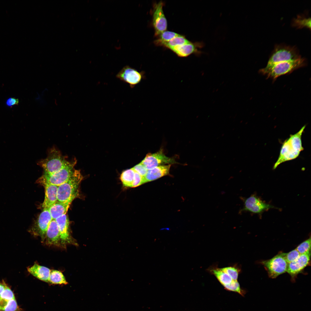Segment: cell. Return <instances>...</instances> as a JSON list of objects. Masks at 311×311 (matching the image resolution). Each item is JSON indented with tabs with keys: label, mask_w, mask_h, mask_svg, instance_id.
Wrapping results in <instances>:
<instances>
[{
	"label": "cell",
	"mask_w": 311,
	"mask_h": 311,
	"mask_svg": "<svg viewBox=\"0 0 311 311\" xmlns=\"http://www.w3.org/2000/svg\"><path fill=\"white\" fill-rule=\"evenodd\" d=\"M305 127L306 125L304 126L297 133L291 135L283 142L279 157L274 165L273 169L283 162L297 158L304 150L301 136Z\"/></svg>",
	"instance_id": "obj_1"
},
{
	"label": "cell",
	"mask_w": 311,
	"mask_h": 311,
	"mask_svg": "<svg viewBox=\"0 0 311 311\" xmlns=\"http://www.w3.org/2000/svg\"><path fill=\"white\" fill-rule=\"evenodd\" d=\"M83 179L80 171L76 169L68 180L58 186L57 200L70 204L79 196L80 184Z\"/></svg>",
	"instance_id": "obj_2"
},
{
	"label": "cell",
	"mask_w": 311,
	"mask_h": 311,
	"mask_svg": "<svg viewBox=\"0 0 311 311\" xmlns=\"http://www.w3.org/2000/svg\"><path fill=\"white\" fill-rule=\"evenodd\" d=\"M306 65V60L301 57L296 60L283 62L268 67H265L260 69L259 72L267 78L274 80L280 76L290 74Z\"/></svg>",
	"instance_id": "obj_3"
},
{
	"label": "cell",
	"mask_w": 311,
	"mask_h": 311,
	"mask_svg": "<svg viewBox=\"0 0 311 311\" xmlns=\"http://www.w3.org/2000/svg\"><path fill=\"white\" fill-rule=\"evenodd\" d=\"M73 160H68L59 150L53 147L49 150L47 158L38 164L43 169V173L51 174L69 165Z\"/></svg>",
	"instance_id": "obj_4"
},
{
	"label": "cell",
	"mask_w": 311,
	"mask_h": 311,
	"mask_svg": "<svg viewBox=\"0 0 311 311\" xmlns=\"http://www.w3.org/2000/svg\"><path fill=\"white\" fill-rule=\"evenodd\" d=\"M75 159L69 165L51 174H43L37 180V182L43 186L49 184L59 186L71 177L75 172L74 166L76 163Z\"/></svg>",
	"instance_id": "obj_5"
},
{
	"label": "cell",
	"mask_w": 311,
	"mask_h": 311,
	"mask_svg": "<svg viewBox=\"0 0 311 311\" xmlns=\"http://www.w3.org/2000/svg\"><path fill=\"white\" fill-rule=\"evenodd\" d=\"M301 57L297 48L294 47L277 45L275 46L265 67H268L283 62L296 60Z\"/></svg>",
	"instance_id": "obj_6"
},
{
	"label": "cell",
	"mask_w": 311,
	"mask_h": 311,
	"mask_svg": "<svg viewBox=\"0 0 311 311\" xmlns=\"http://www.w3.org/2000/svg\"><path fill=\"white\" fill-rule=\"evenodd\" d=\"M262 263L269 276L271 278H275L287 271L288 263L285 259L284 253L278 254Z\"/></svg>",
	"instance_id": "obj_7"
},
{
	"label": "cell",
	"mask_w": 311,
	"mask_h": 311,
	"mask_svg": "<svg viewBox=\"0 0 311 311\" xmlns=\"http://www.w3.org/2000/svg\"><path fill=\"white\" fill-rule=\"evenodd\" d=\"M116 77L128 84L131 88L146 78L145 72H139L128 65L124 67L116 74Z\"/></svg>",
	"instance_id": "obj_8"
},
{
	"label": "cell",
	"mask_w": 311,
	"mask_h": 311,
	"mask_svg": "<svg viewBox=\"0 0 311 311\" xmlns=\"http://www.w3.org/2000/svg\"><path fill=\"white\" fill-rule=\"evenodd\" d=\"M52 220L48 209L43 208L29 231L33 235L40 237L42 242H43L46 231Z\"/></svg>",
	"instance_id": "obj_9"
},
{
	"label": "cell",
	"mask_w": 311,
	"mask_h": 311,
	"mask_svg": "<svg viewBox=\"0 0 311 311\" xmlns=\"http://www.w3.org/2000/svg\"><path fill=\"white\" fill-rule=\"evenodd\" d=\"M243 200L244 206L240 210V212H249L260 215L263 212L270 209L277 208L264 202L254 194L244 199Z\"/></svg>",
	"instance_id": "obj_10"
},
{
	"label": "cell",
	"mask_w": 311,
	"mask_h": 311,
	"mask_svg": "<svg viewBox=\"0 0 311 311\" xmlns=\"http://www.w3.org/2000/svg\"><path fill=\"white\" fill-rule=\"evenodd\" d=\"M141 163L148 170L165 164H172L177 162L173 158L166 156L162 150L160 149L155 153H148Z\"/></svg>",
	"instance_id": "obj_11"
},
{
	"label": "cell",
	"mask_w": 311,
	"mask_h": 311,
	"mask_svg": "<svg viewBox=\"0 0 311 311\" xmlns=\"http://www.w3.org/2000/svg\"><path fill=\"white\" fill-rule=\"evenodd\" d=\"M55 220L59 228L62 247L65 248L67 245L69 244L78 246L76 240L70 234L69 220L66 214L61 216Z\"/></svg>",
	"instance_id": "obj_12"
},
{
	"label": "cell",
	"mask_w": 311,
	"mask_h": 311,
	"mask_svg": "<svg viewBox=\"0 0 311 311\" xmlns=\"http://www.w3.org/2000/svg\"><path fill=\"white\" fill-rule=\"evenodd\" d=\"M163 3L160 2L154 5L153 15V24L155 35H159L165 31L167 28V22L163 10Z\"/></svg>",
	"instance_id": "obj_13"
},
{
	"label": "cell",
	"mask_w": 311,
	"mask_h": 311,
	"mask_svg": "<svg viewBox=\"0 0 311 311\" xmlns=\"http://www.w3.org/2000/svg\"><path fill=\"white\" fill-rule=\"evenodd\" d=\"M310 253L300 254L295 260L288 263L287 272L295 281V277L309 265L310 261Z\"/></svg>",
	"instance_id": "obj_14"
},
{
	"label": "cell",
	"mask_w": 311,
	"mask_h": 311,
	"mask_svg": "<svg viewBox=\"0 0 311 311\" xmlns=\"http://www.w3.org/2000/svg\"><path fill=\"white\" fill-rule=\"evenodd\" d=\"M43 242L48 245L62 247L59 228L54 219L51 220L48 226Z\"/></svg>",
	"instance_id": "obj_15"
},
{
	"label": "cell",
	"mask_w": 311,
	"mask_h": 311,
	"mask_svg": "<svg viewBox=\"0 0 311 311\" xmlns=\"http://www.w3.org/2000/svg\"><path fill=\"white\" fill-rule=\"evenodd\" d=\"M202 42L189 43L177 48L173 50L179 56L185 57L193 53L200 55L203 53L200 49L204 46Z\"/></svg>",
	"instance_id": "obj_16"
},
{
	"label": "cell",
	"mask_w": 311,
	"mask_h": 311,
	"mask_svg": "<svg viewBox=\"0 0 311 311\" xmlns=\"http://www.w3.org/2000/svg\"><path fill=\"white\" fill-rule=\"evenodd\" d=\"M171 166L170 164L161 165L148 170L146 175L143 177L144 183L168 175Z\"/></svg>",
	"instance_id": "obj_17"
},
{
	"label": "cell",
	"mask_w": 311,
	"mask_h": 311,
	"mask_svg": "<svg viewBox=\"0 0 311 311\" xmlns=\"http://www.w3.org/2000/svg\"><path fill=\"white\" fill-rule=\"evenodd\" d=\"M45 188V195L42 206L43 208L48 209L57 201L58 186L49 184L43 186Z\"/></svg>",
	"instance_id": "obj_18"
},
{
	"label": "cell",
	"mask_w": 311,
	"mask_h": 311,
	"mask_svg": "<svg viewBox=\"0 0 311 311\" xmlns=\"http://www.w3.org/2000/svg\"><path fill=\"white\" fill-rule=\"evenodd\" d=\"M27 269L29 272L37 279L48 282L51 270L49 268L35 263L32 266L28 267Z\"/></svg>",
	"instance_id": "obj_19"
},
{
	"label": "cell",
	"mask_w": 311,
	"mask_h": 311,
	"mask_svg": "<svg viewBox=\"0 0 311 311\" xmlns=\"http://www.w3.org/2000/svg\"><path fill=\"white\" fill-rule=\"evenodd\" d=\"M208 271L214 275L223 286L231 283L233 280L230 276L217 265H213L207 269Z\"/></svg>",
	"instance_id": "obj_20"
},
{
	"label": "cell",
	"mask_w": 311,
	"mask_h": 311,
	"mask_svg": "<svg viewBox=\"0 0 311 311\" xmlns=\"http://www.w3.org/2000/svg\"><path fill=\"white\" fill-rule=\"evenodd\" d=\"M70 205L58 201L52 205L48 209L52 219L55 220L61 216L66 214Z\"/></svg>",
	"instance_id": "obj_21"
},
{
	"label": "cell",
	"mask_w": 311,
	"mask_h": 311,
	"mask_svg": "<svg viewBox=\"0 0 311 311\" xmlns=\"http://www.w3.org/2000/svg\"><path fill=\"white\" fill-rule=\"evenodd\" d=\"M190 42L184 36L179 35L169 41L163 43L162 45L174 50L177 48Z\"/></svg>",
	"instance_id": "obj_22"
},
{
	"label": "cell",
	"mask_w": 311,
	"mask_h": 311,
	"mask_svg": "<svg viewBox=\"0 0 311 311\" xmlns=\"http://www.w3.org/2000/svg\"><path fill=\"white\" fill-rule=\"evenodd\" d=\"M48 282L53 284L59 285H66L68 283L61 272L54 270H51Z\"/></svg>",
	"instance_id": "obj_23"
},
{
	"label": "cell",
	"mask_w": 311,
	"mask_h": 311,
	"mask_svg": "<svg viewBox=\"0 0 311 311\" xmlns=\"http://www.w3.org/2000/svg\"><path fill=\"white\" fill-rule=\"evenodd\" d=\"M15 298L14 294L7 284L5 289L0 295V311H2L8 302Z\"/></svg>",
	"instance_id": "obj_24"
},
{
	"label": "cell",
	"mask_w": 311,
	"mask_h": 311,
	"mask_svg": "<svg viewBox=\"0 0 311 311\" xmlns=\"http://www.w3.org/2000/svg\"><path fill=\"white\" fill-rule=\"evenodd\" d=\"M134 173L135 171L132 168L122 172L120 176V179L124 187H132Z\"/></svg>",
	"instance_id": "obj_25"
},
{
	"label": "cell",
	"mask_w": 311,
	"mask_h": 311,
	"mask_svg": "<svg viewBox=\"0 0 311 311\" xmlns=\"http://www.w3.org/2000/svg\"><path fill=\"white\" fill-rule=\"evenodd\" d=\"M179 35L174 32L165 31L159 35V38L155 41V43L157 45H162L163 43L169 41Z\"/></svg>",
	"instance_id": "obj_26"
},
{
	"label": "cell",
	"mask_w": 311,
	"mask_h": 311,
	"mask_svg": "<svg viewBox=\"0 0 311 311\" xmlns=\"http://www.w3.org/2000/svg\"><path fill=\"white\" fill-rule=\"evenodd\" d=\"M221 269L229 275L233 280H237L238 275L241 271V268L239 265L235 264Z\"/></svg>",
	"instance_id": "obj_27"
},
{
	"label": "cell",
	"mask_w": 311,
	"mask_h": 311,
	"mask_svg": "<svg viewBox=\"0 0 311 311\" xmlns=\"http://www.w3.org/2000/svg\"><path fill=\"white\" fill-rule=\"evenodd\" d=\"M227 290L237 293L243 296L246 293V291L242 289L237 280H234L230 284L224 286Z\"/></svg>",
	"instance_id": "obj_28"
},
{
	"label": "cell",
	"mask_w": 311,
	"mask_h": 311,
	"mask_svg": "<svg viewBox=\"0 0 311 311\" xmlns=\"http://www.w3.org/2000/svg\"><path fill=\"white\" fill-rule=\"evenodd\" d=\"M311 242L310 237L299 244L296 249L300 254L310 253Z\"/></svg>",
	"instance_id": "obj_29"
},
{
	"label": "cell",
	"mask_w": 311,
	"mask_h": 311,
	"mask_svg": "<svg viewBox=\"0 0 311 311\" xmlns=\"http://www.w3.org/2000/svg\"><path fill=\"white\" fill-rule=\"evenodd\" d=\"M294 25L298 28L306 27L310 29V18L297 16L293 21Z\"/></svg>",
	"instance_id": "obj_30"
},
{
	"label": "cell",
	"mask_w": 311,
	"mask_h": 311,
	"mask_svg": "<svg viewBox=\"0 0 311 311\" xmlns=\"http://www.w3.org/2000/svg\"><path fill=\"white\" fill-rule=\"evenodd\" d=\"M2 311H22L15 298L10 300Z\"/></svg>",
	"instance_id": "obj_31"
},
{
	"label": "cell",
	"mask_w": 311,
	"mask_h": 311,
	"mask_svg": "<svg viewBox=\"0 0 311 311\" xmlns=\"http://www.w3.org/2000/svg\"><path fill=\"white\" fill-rule=\"evenodd\" d=\"M284 254L285 259L288 263L296 260L300 255L296 249L287 253H284Z\"/></svg>",
	"instance_id": "obj_32"
},
{
	"label": "cell",
	"mask_w": 311,
	"mask_h": 311,
	"mask_svg": "<svg viewBox=\"0 0 311 311\" xmlns=\"http://www.w3.org/2000/svg\"><path fill=\"white\" fill-rule=\"evenodd\" d=\"M132 168L135 172L143 177L145 176L148 170L141 162Z\"/></svg>",
	"instance_id": "obj_33"
},
{
	"label": "cell",
	"mask_w": 311,
	"mask_h": 311,
	"mask_svg": "<svg viewBox=\"0 0 311 311\" xmlns=\"http://www.w3.org/2000/svg\"><path fill=\"white\" fill-rule=\"evenodd\" d=\"M144 183L143 177L135 171L134 178L132 187L139 186Z\"/></svg>",
	"instance_id": "obj_34"
},
{
	"label": "cell",
	"mask_w": 311,
	"mask_h": 311,
	"mask_svg": "<svg viewBox=\"0 0 311 311\" xmlns=\"http://www.w3.org/2000/svg\"><path fill=\"white\" fill-rule=\"evenodd\" d=\"M19 102L18 99L15 98H10L7 100L6 104L7 106L12 107L15 105H18Z\"/></svg>",
	"instance_id": "obj_35"
},
{
	"label": "cell",
	"mask_w": 311,
	"mask_h": 311,
	"mask_svg": "<svg viewBox=\"0 0 311 311\" xmlns=\"http://www.w3.org/2000/svg\"><path fill=\"white\" fill-rule=\"evenodd\" d=\"M6 285V283L3 280L0 282V295L5 289Z\"/></svg>",
	"instance_id": "obj_36"
}]
</instances>
